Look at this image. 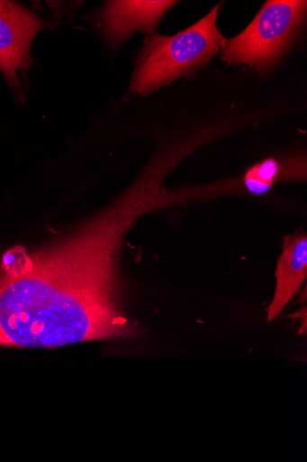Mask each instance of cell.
Returning a JSON list of instances; mask_svg holds the SVG:
<instances>
[{
    "mask_svg": "<svg viewBox=\"0 0 307 462\" xmlns=\"http://www.w3.org/2000/svg\"><path fill=\"white\" fill-rule=\"evenodd\" d=\"M158 206L155 192L138 183L104 212L32 254L29 274L0 275V345L55 349L134 336L122 308L120 251L134 223Z\"/></svg>",
    "mask_w": 307,
    "mask_h": 462,
    "instance_id": "obj_1",
    "label": "cell"
},
{
    "mask_svg": "<svg viewBox=\"0 0 307 462\" xmlns=\"http://www.w3.org/2000/svg\"><path fill=\"white\" fill-rule=\"evenodd\" d=\"M217 5L205 17L175 35L155 32L146 37L131 77L130 91L147 97L206 66L223 47L216 27Z\"/></svg>",
    "mask_w": 307,
    "mask_h": 462,
    "instance_id": "obj_2",
    "label": "cell"
},
{
    "mask_svg": "<svg viewBox=\"0 0 307 462\" xmlns=\"http://www.w3.org/2000/svg\"><path fill=\"white\" fill-rule=\"evenodd\" d=\"M305 0H270L238 36L225 39L222 60L260 73L274 69L288 51L306 15Z\"/></svg>",
    "mask_w": 307,
    "mask_h": 462,
    "instance_id": "obj_3",
    "label": "cell"
},
{
    "mask_svg": "<svg viewBox=\"0 0 307 462\" xmlns=\"http://www.w3.org/2000/svg\"><path fill=\"white\" fill-rule=\"evenodd\" d=\"M47 23L35 14L12 2H0V71L11 86L20 88L18 71L32 65V43Z\"/></svg>",
    "mask_w": 307,
    "mask_h": 462,
    "instance_id": "obj_4",
    "label": "cell"
},
{
    "mask_svg": "<svg viewBox=\"0 0 307 462\" xmlns=\"http://www.w3.org/2000/svg\"><path fill=\"white\" fill-rule=\"evenodd\" d=\"M177 2H107L100 16V26L109 43L119 46L135 32L154 33L163 16Z\"/></svg>",
    "mask_w": 307,
    "mask_h": 462,
    "instance_id": "obj_5",
    "label": "cell"
},
{
    "mask_svg": "<svg viewBox=\"0 0 307 462\" xmlns=\"http://www.w3.org/2000/svg\"><path fill=\"white\" fill-rule=\"evenodd\" d=\"M275 278V292L267 311L268 323L273 322L298 295L306 281L307 236L305 233L284 236Z\"/></svg>",
    "mask_w": 307,
    "mask_h": 462,
    "instance_id": "obj_6",
    "label": "cell"
},
{
    "mask_svg": "<svg viewBox=\"0 0 307 462\" xmlns=\"http://www.w3.org/2000/svg\"><path fill=\"white\" fill-rule=\"evenodd\" d=\"M305 163L302 161H279L268 158L254 164L244 176L246 189L254 195L266 194L280 182L305 180Z\"/></svg>",
    "mask_w": 307,
    "mask_h": 462,
    "instance_id": "obj_7",
    "label": "cell"
},
{
    "mask_svg": "<svg viewBox=\"0 0 307 462\" xmlns=\"http://www.w3.org/2000/svg\"><path fill=\"white\" fill-rule=\"evenodd\" d=\"M32 268V258L22 245L11 248L3 257L2 269L7 277H23L29 274Z\"/></svg>",
    "mask_w": 307,
    "mask_h": 462,
    "instance_id": "obj_8",
    "label": "cell"
}]
</instances>
